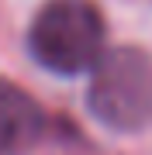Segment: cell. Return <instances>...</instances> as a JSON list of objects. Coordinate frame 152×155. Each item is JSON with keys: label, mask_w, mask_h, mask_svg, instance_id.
Segmentation results:
<instances>
[{"label": "cell", "mask_w": 152, "mask_h": 155, "mask_svg": "<svg viewBox=\"0 0 152 155\" xmlns=\"http://www.w3.org/2000/svg\"><path fill=\"white\" fill-rule=\"evenodd\" d=\"M45 138V110L24 86L0 76V155H28Z\"/></svg>", "instance_id": "3"}, {"label": "cell", "mask_w": 152, "mask_h": 155, "mask_svg": "<svg viewBox=\"0 0 152 155\" xmlns=\"http://www.w3.org/2000/svg\"><path fill=\"white\" fill-rule=\"evenodd\" d=\"M86 76V110L107 131L138 134L152 124V55L145 48H104Z\"/></svg>", "instance_id": "2"}, {"label": "cell", "mask_w": 152, "mask_h": 155, "mask_svg": "<svg viewBox=\"0 0 152 155\" xmlns=\"http://www.w3.org/2000/svg\"><path fill=\"white\" fill-rule=\"evenodd\" d=\"M107 21L93 0H45L28 24V52L56 76H79L107 48Z\"/></svg>", "instance_id": "1"}]
</instances>
